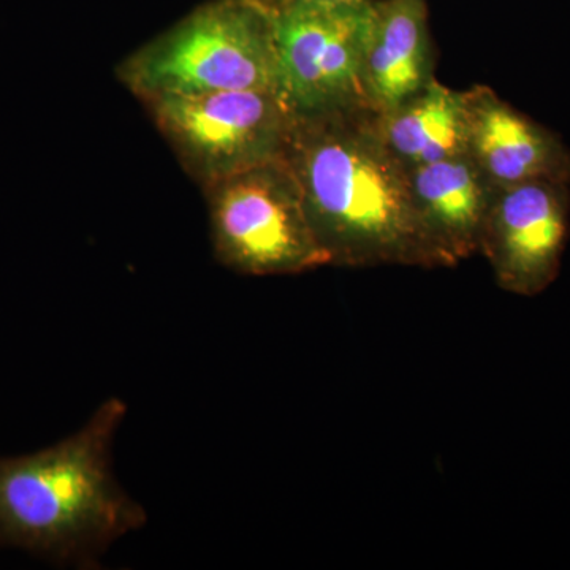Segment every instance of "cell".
Instances as JSON below:
<instances>
[{"instance_id": "obj_13", "label": "cell", "mask_w": 570, "mask_h": 570, "mask_svg": "<svg viewBox=\"0 0 570 570\" xmlns=\"http://www.w3.org/2000/svg\"><path fill=\"white\" fill-rule=\"evenodd\" d=\"M261 2L266 3V6L273 7V9H276V7H279L281 3H284L285 0H261Z\"/></svg>"}, {"instance_id": "obj_5", "label": "cell", "mask_w": 570, "mask_h": 570, "mask_svg": "<svg viewBox=\"0 0 570 570\" xmlns=\"http://www.w3.org/2000/svg\"><path fill=\"white\" fill-rule=\"evenodd\" d=\"M373 18L371 0L276 7L277 96L295 119L370 108L365 55Z\"/></svg>"}, {"instance_id": "obj_4", "label": "cell", "mask_w": 570, "mask_h": 570, "mask_svg": "<svg viewBox=\"0 0 570 570\" xmlns=\"http://www.w3.org/2000/svg\"><path fill=\"white\" fill-rule=\"evenodd\" d=\"M213 249L239 275H302L330 266L285 157L206 184Z\"/></svg>"}, {"instance_id": "obj_1", "label": "cell", "mask_w": 570, "mask_h": 570, "mask_svg": "<svg viewBox=\"0 0 570 570\" xmlns=\"http://www.w3.org/2000/svg\"><path fill=\"white\" fill-rule=\"evenodd\" d=\"M284 157L330 266L445 268L420 224L409 168L379 134L376 111L295 119Z\"/></svg>"}, {"instance_id": "obj_7", "label": "cell", "mask_w": 570, "mask_h": 570, "mask_svg": "<svg viewBox=\"0 0 570 570\" xmlns=\"http://www.w3.org/2000/svg\"><path fill=\"white\" fill-rule=\"evenodd\" d=\"M569 187L540 179L494 189L479 254L502 291L535 296L560 275L570 230Z\"/></svg>"}, {"instance_id": "obj_11", "label": "cell", "mask_w": 570, "mask_h": 570, "mask_svg": "<svg viewBox=\"0 0 570 570\" xmlns=\"http://www.w3.org/2000/svg\"><path fill=\"white\" fill-rule=\"evenodd\" d=\"M376 124L390 153L407 168L468 151L464 91L450 89L436 78L406 102L376 112Z\"/></svg>"}, {"instance_id": "obj_2", "label": "cell", "mask_w": 570, "mask_h": 570, "mask_svg": "<svg viewBox=\"0 0 570 570\" xmlns=\"http://www.w3.org/2000/svg\"><path fill=\"white\" fill-rule=\"evenodd\" d=\"M126 415V403L110 397L58 444L0 456V547L96 569L112 543L145 527L146 510L112 472Z\"/></svg>"}, {"instance_id": "obj_3", "label": "cell", "mask_w": 570, "mask_h": 570, "mask_svg": "<svg viewBox=\"0 0 570 570\" xmlns=\"http://www.w3.org/2000/svg\"><path fill=\"white\" fill-rule=\"evenodd\" d=\"M122 78L145 100L249 89L277 92L275 9L261 0L205 7L130 58Z\"/></svg>"}, {"instance_id": "obj_8", "label": "cell", "mask_w": 570, "mask_h": 570, "mask_svg": "<svg viewBox=\"0 0 570 570\" xmlns=\"http://www.w3.org/2000/svg\"><path fill=\"white\" fill-rule=\"evenodd\" d=\"M468 156L494 187L570 184V149L557 134L502 100L489 86L464 91Z\"/></svg>"}, {"instance_id": "obj_9", "label": "cell", "mask_w": 570, "mask_h": 570, "mask_svg": "<svg viewBox=\"0 0 570 570\" xmlns=\"http://www.w3.org/2000/svg\"><path fill=\"white\" fill-rule=\"evenodd\" d=\"M412 198L428 242L445 268L479 254L493 186L474 160L463 156L409 168Z\"/></svg>"}, {"instance_id": "obj_6", "label": "cell", "mask_w": 570, "mask_h": 570, "mask_svg": "<svg viewBox=\"0 0 570 570\" xmlns=\"http://www.w3.org/2000/svg\"><path fill=\"white\" fill-rule=\"evenodd\" d=\"M184 164L212 184L287 153L295 118L275 91H219L146 100Z\"/></svg>"}, {"instance_id": "obj_12", "label": "cell", "mask_w": 570, "mask_h": 570, "mask_svg": "<svg viewBox=\"0 0 570 570\" xmlns=\"http://www.w3.org/2000/svg\"><path fill=\"white\" fill-rule=\"evenodd\" d=\"M313 2H322V3H347V2H358V0H313Z\"/></svg>"}, {"instance_id": "obj_10", "label": "cell", "mask_w": 570, "mask_h": 570, "mask_svg": "<svg viewBox=\"0 0 570 570\" xmlns=\"http://www.w3.org/2000/svg\"><path fill=\"white\" fill-rule=\"evenodd\" d=\"M433 80L426 0L374 2L365 55V92L371 110H392Z\"/></svg>"}]
</instances>
